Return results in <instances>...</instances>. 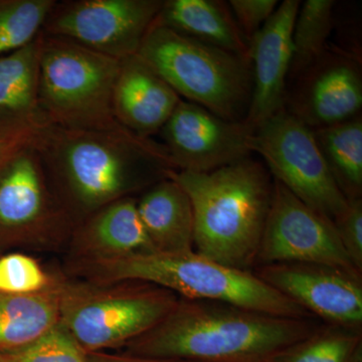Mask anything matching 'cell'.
I'll return each mask as SVG.
<instances>
[{
	"label": "cell",
	"mask_w": 362,
	"mask_h": 362,
	"mask_svg": "<svg viewBox=\"0 0 362 362\" xmlns=\"http://www.w3.org/2000/svg\"><path fill=\"white\" fill-rule=\"evenodd\" d=\"M252 152L273 177L312 209L334 223L347 206L317 145L313 130L282 109L255 128Z\"/></svg>",
	"instance_id": "obj_8"
},
{
	"label": "cell",
	"mask_w": 362,
	"mask_h": 362,
	"mask_svg": "<svg viewBox=\"0 0 362 362\" xmlns=\"http://www.w3.org/2000/svg\"><path fill=\"white\" fill-rule=\"evenodd\" d=\"M318 327L311 318L180 298L161 322L128 343L124 352L187 362H270Z\"/></svg>",
	"instance_id": "obj_2"
},
{
	"label": "cell",
	"mask_w": 362,
	"mask_h": 362,
	"mask_svg": "<svg viewBox=\"0 0 362 362\" xmlns=\"http://www.w3.org/2000/svg\"><path fill=\"white\" fill-rule=\"evenodd\" d=\"M59 323L87 354L124 347L148 332L180 297L141 281L71 282L59 277Z\"/></svg>",
	"instance_id": "obj_6"
},
{
	"label": "cell",
	"mask_w": 362,
	"mask_h": 362,
	"mask_svg": "<svg viewBox=\"0 0 362 362\" xmlns=\"http://www.w3.org/2000/svg\"><path fill=\"white\" fill-rule=\"evenodd\" d=\"M292 109L312 130L345 122L358 116L362 107L361 66L350 57L325 52L303 74Z\"/></svg>",
	"instance_id": "obj_15"
},
{
	"label": "cell",
	"mask_w": 362,
	"mask_h": 362,
	"mask_svg": "<svg viewBox=\"0 0 362 362\" xmlns=\"http://www.w3.org/2000/svg\"><path fill=\"white\" fill-rule=\"evenodd\" d=\"M162 4V0L57 1L42 33L121 61L139 51Z\"/></svg>",
	"instance_id": "obj_10"
},
{
	"label": "cell",
	"mask_w": 362,
	"mask_h": 362,
	"mask_svg": "<svg viewBox=\"0 0 362 362\" xmlns=\"http://www.w3.org/2000/svg\"><path fill=\"white\" fill-rule=\"evenodd\" d=\"M301 1L285 0L249 42L252 96L245 122L257 128L284 109L293 30Z\"/></svg>",
	"instance_id": "obj_14"
},
{
	"label": "cell",
	"mask_w": 362,
	"mask_h": 362,
	"mask_svg": "<svg viewBox=\"0 0 362 362\" xmlns=\"http://www.w3.org/2000/svg\"><path fill=\"white\" fill-rule=\"evenodd\" d=\"M254 273L328 325L361 330V274L312 264L259 266Z\"/></svg>",
	"instance_id": "obj_13"
},
{
	"label": "cell",
	"mask_w": 362,
	"mask_h": 362,
	"mask_svg": "<svg viewBox=\"0 0 362 362\" xmlns=\"http://www.w3.org/2000/svg\"><path fill=\"white\" fill-rule=\"evenodd\" d=\"M254 131L181 100L159 134L176 171L207 173L249 157Z\"/></svg>",
	"instance_id": "obj_12"
},
{
	"label": "cell",
	"mask_w": 362,
	"mask_h": 362,
	"mask_svg": "<svg viewBox=\"0 0 362 362\" xmlns=\"http://www.w3.org/2000/svg\"><path fill=\"white\" fill-rule=\"evenodd\" d=\"M58 276L44 270L37 259L21 252L0 258V292L26 295L47 291L54 287Z\"/></svg>",
	"instance_id": "obj_26"
},
{
	"label": "cell",
	"mask_w": 362,
	"mask_h": 362,
	"mask_svg": "<svg viewBox=\"0 0 362 362\" xmlns=\"http://www.w3.org/2000/svg\"><path fill=\"white\" fill-rule=\"evenodd\" d=\"M88 362H187L175 361V359L159 358V357H150L134 356L125 352L122 354H111L108 351L90 352L88 354Z\"/></svg>",
	"instance_id": "obj_31"
},
{
	"label": "cell",
	"mask_w": 362,
	"mask_h": 362,
	"mask_svg": "<svg viewBox=\"0 0 362 362\" xmlns=\"http://www.w3.org/2000/svg\"><path fill=\"white\" fill-rule=\"evenodd\" d=\"M256 264H312L361 274L347 256L333 221L276 180Z\"/></svg>",
	"instance_id": "obj_11"
},
{
	"label": "cell",
	"mask_w": 362,
	"mask_h": 362,
	"mask_svg": "<svg viewBox=\"0 0 362 362\" xmlns=\"http://www.w3.org/2000/svg\"><path fill=\"white\" fill-rule=\"evenodd\" d=\"M361 346V330L324 326L281 351L270 362H349Z\"/></svg>",
	"instance_id": "obj_24"
},
{
	"label": "cell",
	"mask_w": 362,
	"mask_h": 362,
	"mask_svg": "<svg viewBox=\"0 0 362 362\" xmlns=\"http://www.w3.org/2000/svg\"><path fill=\"white\" fill-rule=\"evenodd\" d=\"M334 6L333 0H306L300 6L293 30L292 74L302 75L325 52Z\"/></svg>",
	"instance_id": "obj_23"
},
{
	"label": "cell",
	"mask_w": 362,
	"mask_h": 362,
	"mask_svg": "<svg viewBox=\"0 0 362 362\" xmlns=\"http://www.w3.org/2000/svg\"><path fill=\"white\" fill-rule=\"evenodd\" d=\"M120 59L42 33L40 103L47 122L70 129L123 127L113 111Z\"/></svg>",
	"instance_id": "obj_7"
},
{
	"label": "cell",
	"mask_w": 362,
	"mask_h": 362,
	"mask_svg": "<svg viewBox=\"0 0 362 362\" xmlns=\"http://www.w3.org/2000/svg\"><path fill=\"white\" fill-rule=\"evenodd\" d=\"M136 56L180 97L226 120L246 119L252 96L247 59L153 25Z\"/></svg>",
	"instance_id": "obj_5"
},
{
	"label": "cell",
	"mask_w": 362,
	"mask_h": 362,
	"mask_svg": "<svg viewBox=\"0 0 362 362\" xmlns=\"http://www.w3.org/2000/svg\"><path fill=\"white\" fill-rule=\"evenodd\" d=\"M40 130L21 132L0 131V161L21 147L30 144Z\"/></svg>",
	"instance_id": "obj_30"
},
{
	"label": "cell",
	"mask_w": 362,
	"mask_h": 362,
	"mask_svg": "<svg viewBox=\"0 0 362 362\" xmlns=\"http://www.w3.org/2000/svg\"><path fill=\"white\" fill-rule=\"evenodd\" d=\"M317 145L331 175L349 201L361 199L362 119L313 130Z\"/></svg>",
	"instance_id": "obj_22"
},
{
	"label": "cell",
	"mask_w": 362,
	"mask_h": 362,
	"mask_svg": "<svg viewBox=\"0 0 362 362\" xmlns=\"http://www.w3.org/2000/svg\"><path fill=\"white\" fill-rule=\"evenodd\" d=\"M58 282L35 294L0 292V354L25 349L59 322Z\"/></svg>",
	"instance_id": "obj_21"
},
{
	"label": "cell",
	"mask_w": 362,
	"mask_h": 362,
	"mask_svg": "<svg viewBox=\"0 0 362 362\" xmlns=\"http://www.w3.org/2000/svg\"><path fill=\"white\" fill-rule=\"evenodd\" d=\"M56 4V0H0V57L37 39Z\"/></svg>",
	"instance_id": "obj_25"
},
{
	"label": "cell",
	"mask_w": 362,
	"mask_h": 362,
	"mask_svg": "<svg viewBox=\"0 0 362 362\" xmlns=\"http://www.w3.org/2000/svg\"><path fill=\"white\" fill-rule=\"evenodd\" d=\"M168 177L187 192L194 216V251L250 271L270 211L274 180L250 157L207 173L173 170Z\"/></svg>",
	"instance_id": "obj_3"
},
{
	"label": "cell",
	"mask_w": 362,
	"mask_h": 362,
	"mask_svg": "<svg viewBox=\"0 0 362 362\" xmlns=\"http://www.w3.org/2000/svg\"><path fill=\"white\" fill-rule=\"evenodd\" d=\"M181 98L137 56L121 59L114 87L117 122L133 134L151 138L160 132Z\"/></svg>",
	"instance_id": "obj_16"
},
{
	"label": "cell",
	"mask_w": 362,
	"mask_h": 362,
	"mask_svg": "<svg viewBox=\"0 0 362 362\" xmlns=\"http://www.w3.org/2000/svg\"><path fill=\"white\" fill-rule=\"evenodd\" d=\"M88 282L141 281L197 301L220 302L269 315L312 318L308 312L251 271L240 270L195 251L138 255L107 261H78Z\"/></svg>",
	"instance_id": "obj_4"
},
{
	"label": "cell",
	"mask_w": 362,
	"mask_h": 362,
	"mask_svg": "<svg viewBox=\"0 0 362 362\" xmlns=\"http://www.w3.org/2000/svg\"><path fill=\"white\" fill-rule=\"evenodd\" d=\"M1 354L7 362H88L87 352L59 322L33 344Z\"/></svg>",
	"instance_id": "obj_27"
},
{
	"label": "cell",
	"mask_w": 362,
	"mask_h": 362,
	"mask_svg": "<svg viewBox=\"0 0 362 362\" xmlns=\"http://www.w3.org/2000/svg\"><path fill=\"white\" fill-rule=\"evenodd\" d=\"M138 214L158 252L194 251V216L187 192L170 177L158 181L137 202Z\"/></svg>",
	"instance_id": "obj_20"
},
{
	"label": "cell",
	"mask_w": 362,
	"mask_h": 362,
	"mask_svg": "<svg viewBox=\"0 0 362 362\" xmlns=\"http://www.w3.org/2000/svg\"><path fill=\"white\" fill-rule=\"evenodd\" d=\"M54 192L71 218H86L175 170L161 143L126 128L70 129L49 125L35 136Z\"/></svg>",
	"instance_id": "obj_1"
},
{
	"label": "cell",
	"mask_w": 362,
	"mask_h": 362,
	"mask_svg": "<svg viewBox=\"0 0 362 362\" xmlns=\"http://www.w3.org/2000/svg\"><path fill=\"white\" fill-rule=\"evenodd\" d=\"M42 32L30 44L0 57V131H37L51 125L40 103Z\"/></svg>",
	"instance_id": "obj_18"
},
{
	"label": "cell",
	"mask_w": 362,
	"mask_h": 362,
	"mask_svg": "<svg viewBox=\"0 0 362 362\" xmlns=\"http://www.w3.org/2000/svg\"><path fill=\"white\" fill-rule=\"evenodd\" d=\"M80 261H107L156 252L130 197L88 216L75 235Z\"/></svg>",
	"instance_id": "obj_17"
},
{
	"label": "cell",
	"mask_w": 362,
	"mask_h": 362,
	"mask_svg": "<svg viewBox=\"0 0 362 362\" xmlns=\"http://www.w3.org/2000/svg\"><path fill=\"white\" fill-rule=\"evenodd\" d=\"M228 4L235 23L249 42L279 6L277 0H230Z\"/></svg>",
	"instance_id": "obj_29"
},
{
	"label": "cell",
	"mask_w": 362,
	"mask_h": 362,
	"mask_svg": "<svg viewBox=\"0 0 362 362\" xmlns=\"http://www.w3.org/2000/svg\"><path fill=\"white\" fill-rule=\"evenodd\" d=\"M0 362H7V361H6V358H4V356H2V354H0Z\"/></svg>",
	"instance_id": "obj_32"
},
{
	"label": "cell",
	"mask_w": 362,
	"mask_h": 362,
	"mask_svg": "<svg viewBox=\"0 0 362 362\" xmlns=\"http://www.w3.org/2000/svg\"><path fill=\"white\" fill-rule=\"evenodd\" d=\"M335 228L347 256L362 272V199H350L344 213L334 221Z\"/></svg>",
	"instance_id": "obj_28"
},
{
	"label": "cell",
	"mask_w": 362,
	"mask_h": 362,
	"mask_svg": "<svg viewBox=\"0 0 362 362\" xmlns=\"http://www.w3.org/2000/svg\"><path fill=\"white\" fill-rule=\"evenodd\" d=\"M33 141L0 161V237L47 246L66 237L73 218L54 192Z\"/></svg>",
	"instance_id": "obj_9"
},
{
	"label": "cell",
	"mask_w": 362,
	"mask_h": 362,
	"mask_svg": "<svg viewBox=\"0 0 362 362\" xmlns=\"http://www.w3.org/2000/svg\"><path fill=\"white\" fill-rule=\"evenodd\" d=\"M156 23L249 61V40L240 30L226 2L166 0L162 4Z\"/></svg>",
	"instance_id": "obj_19"
}]
</instances>
